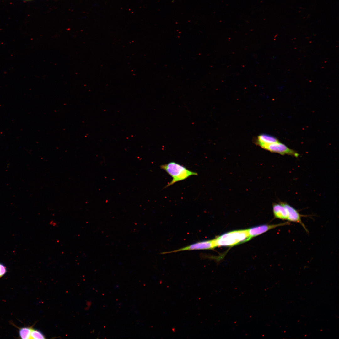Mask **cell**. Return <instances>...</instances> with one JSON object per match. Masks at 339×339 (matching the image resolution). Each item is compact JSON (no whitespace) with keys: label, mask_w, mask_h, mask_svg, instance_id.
Returning <instances> with one entry per match:
<instances>
[{"label":"cell","mask_w":339,"mask_h":339,"mask_svg":"<svg viewBox=\"0 0 339 339\" xmlns=\"http://www.w3.org/2000/svg\"><path fill=\"white\" fill-rule=\"evenodd\" d=\"M250 238L247 229L233 231L214 239L216 247H231L248 241Z\"/></svg>","instance_id":"cell-1"},{"label":"cell","mask_w":339,"mask_h":339,"mask_svg":"<svg viewBox=\"0 0 339 339\" xmlns=\"http://www.w3.org/2000/svg\"><path fill=\"white\" fill-rule=\"evenodd\" d=\"M160 168L165 171L172 178V181L165 187L166 188L175 183L185 180L192 175H198L185 166L174 162L162 165Z\"/></svg>","instance_id":"cell-2"},{"label":"cell","mask_w":339,"mask_h":339,"mask_svg":"<svg viewBox=\"0 0 339 339\" xmlns=\"http://www.w3.org/2000/svg\"><path fill=\"white\" fill-rule=\"evenodd\" d=\"M262 148L272 152L281 155L287 154L297 157L299 154L295 151L288 148L279 141L273 143L264 144L260 146Z\"/></svg>","instance_id":"cell-3"},{"label":"cell","mask_w":339,"mask_h":339,"mask_svg":"<svg viewBox=\"0 0 339 339\" xmlns=\"http://www.w3.org/2000/svg\"><path fill=\"white\" fill-rule=\"evenodd\" d=\"M216 247L214 239L198 241L186 246L169 252H164L162 254L179 251L197 250H211Z\"/></svg>","instance_id":"cell-4"},{"label":"cell","mask_w":339,"mask_h":339,"mask_svg":"<svg viewBox=\"0 0 339 339\" xmlns=\"http://www.w3.org/2000/svg\"><path fill=\"white\" fill-rule=\"evenodd\" d=\"M289 221H286L277 224H263L251 227L247 229L251 239L253 237L257 236L266 231L280 226L290 225Z\"/></svg>","instance_id":"cell-5"},{"label":"cell","mask_w":339,"mask_h":339,"mask_svg":"<svg viewBox=\"0 0 339 339\" xmlns=\"http://www.w3.org/2000/svg\"><path fill=\"white\" fill-rule=\"evenodd\" d=\"M279 203L282 204L287 209L288 213V220L290 222L299 223L306 231L308 232V230L301 220V217L304 216L300 214L298 211L287 202L280 201Z\"/></svg>","instance_id":"cell-6"},{"label":"cell","mask_w":339,"mask_h":339,"mask_svg":"<svg viewBox=\"0 0 339 339\" xmlns=\"http://www.w3.org/2000/svg\"><path fill=\"white\" fill-rule=\"evenodd\" d=\"M272 210L275 218L288 220V213L287 209L281 203L279 202L273 203Z\"/></svg>","instance_id":"cell-7"},{"label":"cell","mask_w":339,"mask_h":339,"mask_svg":"<svg viewBox=\"0 0 339 339\" xmlns=\"http://www.w3.org/2000/svg\"><path fill=\"white\" fill-rule=\"evenodd\" d=\"M278 141L276 138L273 136L263 134L258 137L257 143L260 146L262 144H270Z\"/></svg>","instance_id":"cell-8"},{"label":"cell","mask_w":339,"mask_h":339,"mask_svg":"<svg viewBox=\"0 0 339 339\" xmlns=\"http://www.w3.org/2000/svg\"><path fill=\"white\" fill-rule=\"evenodd\" d=\"M32 328L27 327H23L19 330V333L20 338L23 339H30Z\"/></svg>","instance_id":"cell-9"},{"label":"cell","mask_w":339,"mask_h":339,"mask_svg":"<svg viewBox=\"0 0 339 339\" xmlns=\"http://www.w3.org/2000/svg\"><path fill=\"white\" fill-rule=\"evenodd\" d=\"M45 336L40 331L32 329L30 334V339H45Z\"/></svg>","instance_id":"cell-10"},{"label":"cell","mask_w":339,"mask_h":339,"mask_svg":"<svg viewBox=\"0 0 339 339\" xmlns=\"http://www.w3.org/2000/svg\"><path fill=\"white\" fill-rule=\"evenodd\" d=\"M7 272V269L6 266L0 262V278L5 275Z\"/></svg>","instance_id":"cell-11"}]
</instances>
